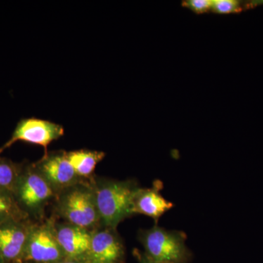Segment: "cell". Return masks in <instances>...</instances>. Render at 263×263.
I'll return each mask as SVG.
<instances>
[{"label": "cell", "instance_id": "6da1fadb", "mask_svg": "<svg viewBox=\"0 0 263 263\" xmlns=\"http://www.w3.org/2000/svg\"><path fill=\"white\" fill-rule=\"evenodd\" d=\"M91 183L102 227L117 229L122 221L133 216V199L140 187L136 180L120 181L95 176Z\"/></svg>", "mask_w": 263, "mask_h": 263}, {"label": "cell", "instance_id": "7a4b0ae2", "mask_svg": "<svg viewBox=\"0 0 263 263\" xmlns=\"http://www.w3.org/2000/svg\"><path fill=\"white\" fill-rule=\"evenodd\" d=\"M53 214L65 222L94 231L102 227L91 180L62 190L53 202Z\"/></svg>", "mask_w": 263, "mask_h": 263}, {"label": "cell", "instance_id": "3957f363", "mask_svg": "<svg viewBox=\"0 0 263 263\" xmlns=\"http://www.w3.org/2000/svg\"><path fill=\"white\" fill-rule=\"evenodd\" d=\"M13 194L20 209L34 221L46 219V208L57 197L56 192L31 162L22 163Z\"/></svg>", "mask_w": 263, "mask_h": 263}, {"label": "cell", "instance_id": "277c9868", "mask_svg": "<svg viewBox=\"0 0 263 263\" xmlns=\"http://www.w3.org/2000/svg\"><path fill=\"white\" fill-rule=\"evenodd\" d=\"M138 238L145 249V254L157 262L187 263L191 258L186 245V235L182 231L155 226L140 230Z\"/></svg>", "mask_w": 263, "mask_h": 263}, {"label": "cell", "instance_id": "5b68a950", "mask_svg": "<svg viewBox=\"0 0 263 263\" xmlns=\"http://www.w3.org/2000/svg\"><path fill=\"white\" fill-rule=\"evenodd\" d=\"M57 216L34 221L22 263H59L65 258L55 233Z\"/></svg>", "mask_w": 263, "mask_h": 263}, {"label": "cell", "instance_id": "8992f818", "mask_svg": "<svg viewBox=\"0 0 263 263\" xmlns=\"http://www.w3.org/2000/svg\"><path fill=\"white\" fill-rule=\"evenodd\" d=\"M64 134L65 129L57 123L34 117L23 119L17 124L9 141L0 148V155L18 141L42 146L46 155L48 146Z\"/></svg>", "mask_w": 263, "mask_h": 263}, {"label": "cell", "instance_id": "52a82bcc", "mask_svg": "<svg viewBox=\"0 0 263 263\" xmlns=\"http://www.w3.org/2000/svg\"><path fill=\"white\" fill-rule=\"evenodd\" d=\"M34 164L57 195L62 190L84 180L76 174L65 151L48 152L42 159L34 162Z\"/></svg>", "mask_w": 263, "mask_h": 263}, {"label": "cell", "instance_id": "ba28073f", "mask_svg": "<svg viewBox=\"0 0 263 263\" xmlns=\"http://www.w3.org/2000/svg\"><path fill=\"white\" fill-rule=\"evenodd\" d=\"M125 247L117 228L100 227L92 231L84 263H123Z\"/></svg>", "mask_w": 263, "mask_h": 263}, {"label": "cell", "instance_id": "9c48e42d", "mask_svg": "<svg viewBox=\"0 0 263 263\" xmlns=\"http://www.w3.org/2000/svg\"><path fill=\"white\" fill-rule=\"evenodd\" d=\"M34 222L26 219L0 223V256L5 263H22Z\"/></svg>", "mask_w": 263, "mask_h": 263}, {"label": "cell", "instance_id": "30bf717a", "mask_svg": "<svg viewBox=\"0 0 263 263\" xmlns=\"http://www.w3.org/2000/svg\"><path fill=\"white\" fill-rule=\"evenodd\" d=\"M55 233L65 258L84 263L89 252L92 231L57 220Z\"/></svg>", "mask_w": 263, "mask_h": 263}, {"label": "cell", "instance_id": "8fae6325", "mask_svg": "<svg viewBox=\"0 0 263 263\" xmlns=\"http://www.w3.org/2000/svg\"><path fill=\"white\" fill-rule=\"evenodd\" d=\"M162 188L163 184L160 180L155 181L152 187L140 186L133 199L132 212L133 215L142 214L152 218L156 223L158 222L161 216L174 206L172 202L166 200L161 195Z\"/></svg>", "mask_w": 263, "mask_h": 263}, {"label": "cell", "instance_id": "7c38bea8", "mask_svg": "<svg viewBox=\"0 0 263 263\" xmlns=\"http://www.w3.org/2000/svg\"><path fill=\"white\" fill-rule=\"evenodd\" d=\"M105 157L100 151L80 149L67 152V157L72 168L81 179L91 180L99 162Z\"/></svg>", "mask_w": 263, "mask_h": 263}, {"label": "cell", "instance_id": "4fadbf2b", "mask_svg": "<svg viewBox=\"0 0 263 263\" xmlns=\"http://www.w3.org/2000/svg\"><path fill=\"white\" fill-rule=\"evenodd\" d=\"M26 219L29 218L18 206L13 194L8 190H0V223Z\"/></svg>", "mask_w": 263, "mask_h": 263}, {"label": "cell", "instance_id": "5bb4252c", "mask_svg": "<svg viewBox=\"0 0 263 263\" xmlns=\"http://www.w3.org/2000/svg\"><path fill=\"white\" fill-rule=\"evenodd\" d=\"M22 163H15L8 159L0 157V190L13 193L20 174Z\"/></svg>", "mask_w": 263, "mask_h": 263}, {"label": "cell", "instance_id": "9a60e30c", "mask_svg": "<svg viewBox=\"0 0 263 263\" xmlns=\"http://www.w3.org/2000/svg\"><path fill=\"white\" fill-rule=\"evenodd\" d=\"M247 9V3L240 0H212V10L216 14L239 13Z\"/></svg>", "mask_w": 263, "mask_h": 263}, {"label": "cell", "instance_id": "2e32d148", "mask_svg": "<svg viewBox=\"0 0 263 263\" xmlns=\"http://www.w3.org/2000/svg\"><path fill=\"white\" fill-rule=\"evenodd\" d=\"M181 5L183 8L200 15L212 10V0H186Z\"/></svg>", "mask_w": 263, "mask_h": 263}, {"label": "cell", "instance_id": "e0dca14e", "mask_svg": "<svg viewBox=\"0 0 263 263\" xmlns=\"http://www.w3.org/2000/svg\"><path fill=\"white\" fill-rule=\"evenodd\" d=\"M136 255L138 257V260H139L140 263H164L153 260V259L147 257L146 254H142L141 252H137Z\"/></svg>", "mask_w": 263, "mask_h": 263}, {"label": "cell", "instance_id": "ac0fdd59", "mask_svg": "<svg viewBox=\"0 0 263 263\" xmlns=\"http://www.w3.org/2000/svg\"><path fill=\"white\" fill-rule=\"evenodd\" d=\"M59 263H82L80 262H78V261L72 260V259H65L64 260L61 261Z\"/></svg>", "mask_w": 263, "mask_h": 263}, {"label": "cell", "instance_id": "d6986e66", "mask_svg": "<svg viewBox=\"0 0 263 263\" xmlns=\"http://www.w3.org/2000/svg\"><path fill=\"white\" fill-rule=\"evenodd\" d=\"M0 263H5L4 260H3V259L2 258L1 256H0Z\"/></svg>", "mask_w": 263, "mask_h": 263}]
</instances>
